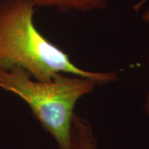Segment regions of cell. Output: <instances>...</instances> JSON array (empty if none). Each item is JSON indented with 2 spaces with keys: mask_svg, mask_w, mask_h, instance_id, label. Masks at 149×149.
<instances>
[{
  "mask_svg": "<svg viewBox=\"0 0 149 149\" xmlns=\"http://www.w3.org/2000/svg\"><path fill=\"white\" fill-rule=\"evenodd\" d=\"M35 8L31 0H0V70L20 67L40 81L59 73L89 78L100 86L118 80L117 72L88 71L74 64L35 26Z\"/></svg>",
  "mask_w": 149,
  "mask_h": 149,
  "instance_id": "cell-1",
  "label": "cell"
},
{
  "mask_svg": "<svg viewBox=\"0 0 149 149\" xmlns=\"http://www.w3.org/2000/svg\"><path fill=\"white\" fill-rule=\"evenodd\" d=\"M95 80L59 73L50 81L33 79L20 67L0 70V88L18 96L53 136L59 149H72L70 132L75 104L93 91Z\"/></svg>",
  "mask_w": 149,
  "mask_h": 149,
  "instance_id": "cell-2",
  "label": "cell"
},
{
  "mask_svg": "<svg viewBox=\"0 0 149 149\" xmlns=\"http://www.w3.org/2000/svg\"><path fill=\"white\" fill-rule=\"evenodd\" d=\"M35 8H53L61 13H80L103 10L110 0H31Z\"/></svg>",
  "mask_w": 149,
  "mask_h": 149,
  "instance_id": "cell-3",
  "label": "cell"
},
{
  "mask_svg": "<svg viewBox=\"0 0 149 149\" xmlns=\"http://www.w3.org/2000/svg\"><path fill=\"white\" fill-rule=\"evenodd\" d=\"M72 149H97L90 122L74 113L70 132Z\"/></svg>",
  "mask_w": 149,
  "mask_h": 149,
  "instance_id": "cell-4",
  "label": "cell"
},
{
  "mask_svg": "<svg viewBox=\"0 0 149 149\" xmlns=\"http://www.w3.org/2000/svg\"><path fill=\"white\" fill-rule=\"evenodd\" d=\"M141 19L146 22H149V8L147 9L141 15Z\"/></svg>",
  "mask_w": 149,
  "mask_h": 149,
  "instance_id": "cell-5",
  "label": "cell"
},
{
  "mask_svg": "<svg viewBox=\"0 0 149 149\" xmlns=\"http://www.w3.org/2000/svg\"><path fill=\"white\" fill-rule=\"evenodd\" d=\"M148 63H149V57H148ZM145 109H146V111L147 114L149 116V91L148 93V95H147L146 102H145Z\"/></svg>",
  "mask_w": 149,
  "mask_h": 149,
  "instance_id": "cell-6",
  "label": "cell"
}]
</instances>
